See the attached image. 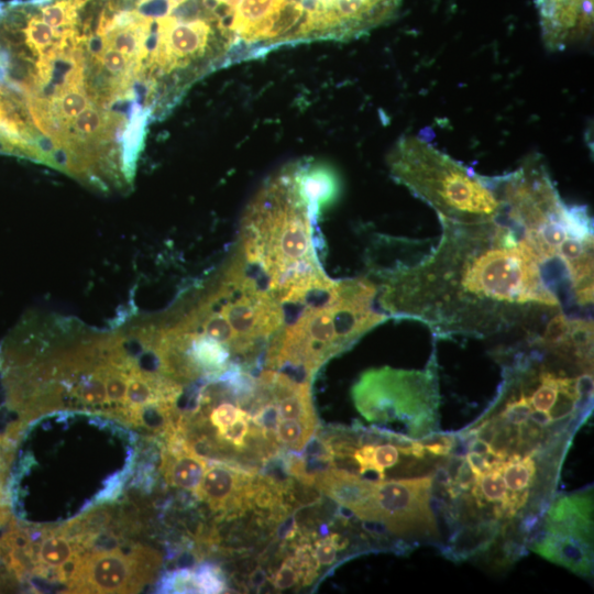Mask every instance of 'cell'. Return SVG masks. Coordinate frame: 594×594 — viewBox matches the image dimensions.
<instances>
[{
    "label": "cell",
    "mask_w": 594,
    "mask_h": 594,
    "mask_svg": "<svg viewBox=\"0 0 594 594\" xmlns=\"http://www.w3.org/2000/svg\"><path fill=\"white\" fill-rule=\"evenodd\" d=\"M348 544V541L339 535H331L315 542L314 556L319 564H331L337 557V551Z\"/></svg>",
    "instance_id": "d6986e66"
},
{
    "label": "cell",
    "mask_w": 594,
    "mask_h": 594,
    "mask_svg": "<svg viewBox=\"0 0 594 594\" xmlns=\"http://www.w3.org/2000/svg\"><path fill=\"white\" fill-rule=\"evenodd\" d=\"M81 554V546L75 540L65 536L59 529H48L42 535V540L35 552V566L33 571L48 572L55 571L56 576L59 570L68 562Z\"/></svg>",
    "instance_id": "5bb4252c"
},
{
    "label": "cell",
    "mask_w": 594,
    "mask_h": 594,
    "mask_svg": "<svg viewBox=\"0 0 594 594\" xmlns=\"http://www.w3.org/2000/svg\"><path fill=\"white\" fill-rule=\"evenodd\" d=\"M392 177L428 204L439 219L476 221L495 216L501 197L483 176L425 140L403 136L387 155Z\"/></svg>",
    "instance_id": "277c9868"
},
{
    "label": "cell",
    "mask_w": 594,
    "mask_h": 594,
    "mask_svg": "<svg viewBox=\"0 0 594 594\" xmlns=\"http://www.w3.org/2000/svg\"><path fill=\"white\" fill-rule=\"evenodd\" d=\"M0 145L4 151L29 155L30 144L26 128L20 113L0 87Z\"/></svg>",
    "instance_id": "9a60e30c"
},
{
    "label": "cell",
    "mask_w": 594,
    "mask_h": 594,
    "mask_svg": "<svg viewBox=\"0 0 594 594\" xmlns=\"http://www.w3.org/2000/svg\"><path fill=\"white\" fill-rule=\"evenodd\" d=\"M498 212L484 220L439 219L437 245L414 264L381 275L378 302L439 337H485L529 326L575 304L563 243L568 205L549 175L528 168L494 176Z\"/></svg>",
    "instance_id": "6da1fadb"
},
{
    "label": "cell",
    "mask_w": 594,
    "mask_h": 594,
    "mask_svg": "<svg viewBox=\"0 0 594 594\" xmlns=\"http://www.w3.org/2000/svg\"><path fill=\"white\" fill-rule=\"evenodd\" d=\"M161 557L145 547L124 553L119 549L85 554L68 582L75 593H134L151 581Z\"/></svg>",
    "instance_id": "9c48e42d"
},
{
    "label": "cell",
    "mask_w": 594,
    "mask_h": 594,
    "mask_svg": "<svg viewBox=\"0 0 594 594\" xmlns=\"http://www.w3.org/2000/svg\"><path fill=\"white\" fill-rule=\"evenodd\" d=\"M314 208L296 164L271 176L246 206L235 260L284 307L299 305L333 279L318 256Z\"/></svg>",
    "instance_id": "7a4b0ae2"
},
{
    "label": "cell",
    "mask_w": 594,
    "mask_h": 594,
    "mask_svg": "<svg viewBox=\"0 0 594 594\" xmlns=\"http://www.w3.org/2000/svg\"><path fill=\"white\" fill-rule=\"evenodd\" d=\"M358 411L370 422L400 426L414 439L431 436L438 427L439 389L436 360L425 370L391 366L361 374L351 389Z\"/></svg>",
    "instance_id": "5b68a950"
},
{
    "label": "cell",
    "mask_w": 594,
    "mask_h": 594,
    "mask_svg": "<svg viewBox=\"0 0 594 594\" xmlns=\"http://www.w3.org/2000/svg\"><path fill=\"white\" fill-rule=\"evenodd\" d=\"M222 12L229 28L232 12L240 0H213Z\"/></svg>",
    "instance_id": "7402d4cb"
},
{
    "label": "cell",
    "mask_w": 594,
    "mask_h": 594,
    "mask_svg": "<svg viewBox=\"0 0 594 594\" xmlns=\"http://www.w3.org/2000/svg\"><path fill=\"white\" fill-rule=\"evenodd\" d=\"M541 36L550 52L586 40L593 30V0H536Z\"/></svg>",
    "instance_id": "30bf717a"
},
{
    "label": "cell",
    "mask_w": 594,
    "mask_h": 594,
    "mask_svg": "<svg viewBox=\"0 0 594 594\" xmlns=\"http://www.w3.org/2000/svg\"><path fill=\"white\" fill-rule=\"evenodd\" d=\"M170 440L163 458L165 480L174 487L197 493L207 462L176 432Z\"/></svg>",
    "instance_id": "7c38bea8"
},
{
    "label": "cell",
    "mask_w": 594,
    "mask_h": 594,
    "mask_svg": "<svg viewBox=\"0 0 594 594\" xmlns=\"http://www.w3.org/2000/svg\"><path fill=\"white\" fill-rule=\"evenodd\" d=\"M432 486V475L375 482L369 499L354 515L396 535L437 537Z\"/></svg>",
    "instance_id": "ba28073f"
},
{
    "label": "cell",
    "mask_w": 594,
    "mask_h": 594,
    "mask_svg": "<svg viewBox=\"0 0 594 594\" xmlns=\"http://www.w3.org/2000/svg\"><path fill=\"white\" fill-rule=\"evenodd\" d=\"M375 482L338 468H330L317 476L314 485L332 501L353 514L366 503Z\"/></svg>",
    "instance_id": "4fadbf2b"
},
{
    "label": "cell",
    "mask_w": 594,
    "mask_h": 594,
    "mask_svg": "<svg viewBox=\"0 0 594 594\" xmlns=\"http://www.w3.org/2000/svg\"><path fill=\"white\" fill-rule=\"evenodd\" d=\"M465 461L475 476L481 475L483 472L488 470L492 465L491 459H488L484 454H481L474 451H470L465 455Z\"/></svg>",
    "instance_id": "44dd1931"
},
{
    "label": "cell",
    "mask_w": 594,
    "mask_h": 594,
    "mask_svg": "<svg viewBox=\"0 0 594 594\" xmlns=\"http://www.w3.org/2000/svg\"><path fill=\"white\" fill-rule=\"evenodd\" d=\"M403 0H286L287 19L296 43L348 40L387 21Z\"/></svg>",
    "instance_id": "8992f818"
},
{
    "label": "cell",
    "mask_w": 594,
    "mask_h": 594,
    "mask_svg": "<svg viewBox=\"0 0 594 594\" xmlns=\"http://www.w3.org/2000/svg\"><path fill=\"white\" fill-rule=\"evenodd\" d=\"M584 208L586 209V207H584ZM586 211H587V209H586ZM587 213H588V211H587ZM588 216H590V215H588ZM590 218H591V217H590ZM591 219H592V218H591ZM591 221H592V220H591ZM592 224H593V222H592ZM591 235H592V234H591ZM583 237H584V235H583ZM570 240H571V239H570Z\"/></svg>",
    "instance_id": "cb8c5ba5"
},
{
    "label": "cell",
    "mask_w": 594,
    "mask_h": 594,
    "mask_svg": "<svg viewBox=\"0 0 594 594\" xmlns=\"http://www.w3.org/2000/svg\"><path fill=\"white\" fill-rule=\"evenodd\" d=\"M317 421L279 420L275 440L292 450H301L315 433Z\"/></svg>",
    "instance_id": "2e32d148"
},
{
    "label": "cell",
    "mask_w": 594,
    "mask_h": 594,
    "mask_svg": "<svg viewBox=\"0 0 594 594\" xmlns=\"http://www.w3.org/2000/svg\"><path fill=\"white\" fill-rule=\"evenodd\" d=\"M264 581H265V574L263 570L261 569L255 570L251 578L252 585L261 586L264 583Z\"/></svg>",
    "instance_id": "603a6c76"
},
{
    "label": "cell",
    "mask_w": 594,
    "mask_h": 594,
    "mask_svg": "<svg viewBox=\"0 0 594 594\" xmlns=\"http://www.w3.org/2000/svg\"><path fill=\"white\" fill-rule=\"evenodd\" d=\"M162 592L166 593H199L194 571L183 569L170 572L162 581Z\"/></svg>",
    "instance_id": "ac0fdd59"
},
{
    "label": "cell",
    "mask_w": 594,
    "mask_h": 594,
    "mask_svg": "<svg viewBox=\"0 0 594 594\" xmlns=\"http://www.w3.org/2000/svg\"><path fill=\"white\" fill-rule=\"evenodd\" d=\"M377 285L366 278L334 280L307 301L286 308L285 323L265 352L266 369L309 383L319 367L388 319L374 307Z\"/></svg>",
    "instance_id": "3957f363"
},
{
    "label": "cell",
    "mask_w": 594,
    "mask_h": 594,
    "mask_svg": "<svg viewBox=\"0 0 594 594\" xmlns=\"http://www.w3.org/2000/svg\"><path fill=\"white\" fill-rule=\"evenodd\" d=\"M299 580L298 569L293 557L286 558L272 579L277 590H286L294 586Z\"/></svg>",
    "instance_id": "ffe728a7"
},
{
    "label": "cell",
    "mask_w": 594,
    "mask_h": 594,
    "mask_svg": "<svg viewBox=\"0 0 594 594\" xmlns=\"http://www.w3.org/2000/svg\"><path fill=\"white\" fill-rule=\"evenodd\" d=\"M199 593H221L226 590V580L221 570L211 564H204L194 571Z\"/></svg>",
    "instance_id": "e0dca14e"
},
{
    "label": "cell",
    "mask_w": 594,
    "mask_h": 594,
    "mask_svg": "<svg viewBox=\"0 0 594 594\" xmlns=\"http://www.w3.org/2000/svg\"><path fill=\"white\" fill-rule=\"evenodd\" d=\"M530 549L581 576L593 571V494L564 495L549 506Z\"/></svg>",
    "instance_id": "52a82bcc"
},
{
    "label": "cell",
    "mask_w": 594,
    "mask_h": 594,
    "mask_svg": "<svg viewBox=\"0 0 594 594\" xmlns=\"http://www.w3.org/2000/svg\"><path fill=\"white\" fill-rule=\"evenodd\" d=\"M254 479L241 466L216 462L206 468L197 493L212 512L237 510L250 507Z\"/></svg>",
    "instance_id": "8fae6325"
}]
</instances>
